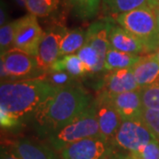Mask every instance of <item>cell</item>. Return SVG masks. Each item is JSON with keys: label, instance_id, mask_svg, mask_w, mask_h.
<instances>
[{"label": "cell", "instance_id": "32", "mask_svg": "<svg viewBox=\"0 0 159 159\" xmlns=\"http://www.w3.org/2000/svg\"><path fill=\"white\" fill-rule=\"evenodd\" d=\"M15 3L17 4L18 6H20V7H25L26 6V1L27 0H14Z\"/></svg>", "mask_w": 159, "mask_h": 159}, {"label": "cell", "instance_id": "12", "mask_svg": "<svg viewBox=\"0 0 159 159\" xmlns=\"http://www.w3.org/2000/svg\"><path fill=\"white\" fill-rule=\"evenodd\" d=\"M112 22L110 20H97L91 24L86 31L85 43L97 51L101 65L104 67L105 57L110 49V31Z\"/></svg>", "mask_w": 159, "mask_h": 159}, {"label": "cell", "instance_id": "17", "mask_svg": "<svg viewBox=\"0 0 159 159\" xmlns=\"http://www.w3.org/2000/svg\"><path fill=\"white\" fill-rule=\"evenodd\" d=\"M142 56L125 53L110 47L107 51L103 71L111 72L119 69L133 68L141 60Z\"/></svg>", "mask_w": 159, "mask_h": 159}, {"label": "cell", "instance_id": "31", "mask_svg": "<svg viewBox=\"0 0 159 159\" xmlns=\"http://www.w3.org/2000/svg\"><path fill=\"white\" fill-rule=\"evenodd\" d=\"M148 6L153 8L154 10L159 6V0H148Z\"/></svg>", "mask_w": 159, "mask_h": 159}, {"label": "cell", "instance_id": "4", "mask_svg": "<svg viewBox=\"0 0 159 159\" xmlns=\"http://www.w3.org/2000/svg\"><path fill=\"white\" fill-rule=\"evenodd\" d=\"M100 136L96 110L91 102L89 107L68 125L47 137L48 142L55 151L60 152L72 143L80 140Z\"/></svg>", "mask_w": 159, "mask_h": 159}, {"label": "cell", "instance_id": "33", "mask_svg": "<svg viewBox=\"0 0 159 159\" xmlns=\"http://www.w3.org/2000/svg\"><path fill=\"white\" fill-rule=\"evenodd\" d=\"M155 12H156V15H157V22H158L159 26V6L155 9Z\"/></svg>", "mask_w": 159, "mask_h": 159}, {"label": "cell", "instance_id": "5", "mask_svg": "<svg viewBox=\"0 0 159 159\" xmlns=\"http://www.w3.org/2000/svg\"><path fill=\"white\" fill-rule=\"evenodd\" d=\"M156 140L142 118L123 119L114 138L113 145L131 153Z\"/></svg>", "mask_w": 159, "mask_h": 159}, {"label": "cell", "instance_id": "3", "mask_svg": "<svg viewBox=\"0 0 159 159\" xmlns=\"http://www.w3.org/2000/svg\"><path fill=\"white\" fill-rule=\"evenodd\" d=\"M120 27L141 41L146 53L159 49V26L153 8L145 6L121 13L115 18Z\"/></svg>", "mask_w": 159, "mask_h": 159}, {"label": "cell", "instance_id": "9", "mask_svg": "<svg viewBox=\"0 0 159 159\" xmlns=\"http://www.w3.org/2000/svg\"><path fill=\"white\" fill-rule=\"evenodd\" d=\"M96 110L100 136L113 144L114 138L119 130L122 119L111 102L109 97L100 92L93 101Z\"/></svg>", "mask_w": 159, "mask_h": 159}, {"label": "cell", "instance_id": "25", "mask_svg": "<svg viewBox=\"0 0 159 159\" xmlns=\"http://www.w3.org/2000/svg\"><path fill=\"white\" fill-rule=\"evenodd\" d=\"M141 118L159 142V110L143 108Z\"/></svg>", "mask_w": 159, "mask_h": 159}, {"label": "cell", "instance_id": "11", "mask_svg": "<svg viewBox=\"0 0 159 159\" xmlns=\"http://www.w3.org/2000/svg\"><path fill=\"white\" fill-rule=\"evenodd\" d=\"M107 96L122 120L141 118L142 110L144 108L142 101L141 89Z\"/></svg>", "mask_w": 159, "mask_h": 159}, {"label": "cell", "instance_id": "29", "mask_svg": "<svg viewBox=\"0 0 159 159\" xmlns=\"http://www.w3.org/2000/svg\"><path fill=\"white\" fill-rule=\"evenodd\" d=\"M8 20V11H7V7L6 5L1 1V7H0V26H4L7 24Z\"/></svg>", "mask_w": 159, "mask_h": 159}, {"label": "cell", "instance_id": "16", "mask_svg": "<svg viewBox=\"0 0 159 159\" xmlns=\"http://www.w3.org/2000/svg\"><path fill=\"white\" fill-rule=\"evenodd\" d=\"M132 69L134 79L141 89L151 84L159 77V63L154 54L142 57Z\"/></svg>", "mask_w": 159, "mask_h": 159}, {"label": "cell", "instance_id": "2", "mask_svg": "<svg viewBox=\"0 0 159 159\" xmlns=\"http://www.w3.org/2000/svg\"><path fill=\"white\" fill-rule=\"evenodd\" d=\"M45 78L2 82L0 86V111L21 125L33 119L37 110L58 89Z\"/></svg>", "mask_w": 159, "mask_h": 159}, {"label": "cell", "instance_id": "24", "mask_svg": "<svg viewBox=\"0 0 159 159\" xmlns=\"http://www.w3.org/2000/svg\"><path fill=\"white\" fill-rule=\"evenodd\" d=\"M16 20L8 22L0 28V51L1 54L13 48L15 38Z\"/></svg>", "mask_w": 159, "mask_h": 159}, {"label": "cell", "instance_id": "34", "mask_svg": "<svg viewBox=\"0 0 159 159\" xmlns=\"http://www.w3.org/2000/svg\"><path fill=\"white\" fill-rule=\"evenodd\" d=\"M154 57H155V58H156L159 63V49H158V51H156V53L154 54Z\"/></svg>", "mask_w": 159, "mask_h": 159}, {"label": "cell", "instance_id": "15", "mask_svg": "<svg viewBox=\"0 0 159 159\" xmlns=\"http://www.w3.org/2000/svg\"><path fill=\"white\" fill-rule=\"evenodd\" d=\"M13 148L21 159H62L54 149L27 138L17 141Z\"/></svg>", "mask_w": 159, "mask_h": 159}, {"label": "cell", "instance_id": "13", "mask_svg": "<svg viewBox=\"0 0 159 159\" xmlns=\"http://www.w3.org/2000/svg\"><path fill=\"white\" fill-rule=\"evenodd\" d=\"M141 89L134 79L133 69H119L109 72L104 77L100 92L107 95H116L126 91Z\"/></svg>", "mask_w": 159, "mask_h": 159}, {"label": "cell", "instance_id": "6", "mask_svg": "<svg viewBox=\"0 0 159 159\" xmlns=\"http://www.w3.org/2000/svg\"><path fill=\"white\" fill-rule=\"evenodd\" d=\"M1 60L10 75V81L42 78L41 76L46 74L38 67L35 56L17 48H11L1 54Z\"/></svg>", "mask_w": 159, "mask_h": 159}, {"label": "cell", "instance_id": "18", "mask_svg": "<svg viewBox=\"0 0 159 159\" xmlns=\"http://www.w3.org/2000/svg\"><path fill=\"white\" fill-rule=\"evenodd\" d=\"M86 42V31L80 29H66L59 45V57L76 54Z\"/></svg>", "mask_w": 159, "mask_h": 159}, {"label": "cell", "instance_id": "22", "mask_svg": "<svg viewBox=\"0 0 159 159\" xmlns=\"http://www.w3.org/2000/svg\"><path fill=\"white\" fill-rule=\"evenodd\" d=\"M111 12L118 16L121 13L148 6V0H102Z\"/></svg>", "mask_w": 159, "mask_h": 159}, {"label": "cell", "instance_id": "10", "mask_svg": "<svg viewBox=\"0 0 159 159\" xmlns=\"http://www.w3.org/2000/svg\"><path fill=\"white\" fill-rule=\"evenodd\" d=\"M66 29L60 26L44 32L36 55L38 67L43 73L47 74L52 65L59 58V45Z\"/></svg>", "mask_w": 159, "mask_h": 159}, {"label": "cell", "instance_id": "7", "mask_svg": "<svg viewBox=\"0 0 159 159\" xmlns=\"http://www.w3.org/2000/svg\"><path fill=\"white\" fill-rule=\"evenodd\" d=\"M114 145L101 136L90 137L72 143L59 152L62 159H110Z\"/></svg>", "mask_w": 159, "mask_h": 159}, {"label": "cell", "instance_id": "21", "mask_svg": "<svg viewBox=\"0 0 159 159\" xmlns=\"http://www.w3.org/2000/svg\"><path fill=\"white\" fill-rule=\"evenodd\" d=\"M59 0H27L25 8L35 17L44 18L50 16L56 11Z\"/></svg>", "mask_w": 159, "mask_h": 159}, {"label": "cell", "instance_id": "14", "mask_svg": "<svg viewBox=\"0 0 159 159\" xmlns=\"http://www.w3.org/2000/svg\"><path fill=\"white\" fill-rule=\"evenodd\" d=\"M110 46L117 51L140 55L146 53L141 41L130 32L112 23L110 31Z\"/></svg>", "mask_w": 159, "mask_h": 159}, {"label": "cell", "instance_id": "23", "mask_svg": "<svg viewBox=\"0 0 159 159\" xmlns=\"http://www.w3.org/2000/svg\"><path fill=\"white\" fill-rule=\"evenodd\" d=\"M143 107L159 110V77L151 84L141 89Z\"/></svg>", "mask_w": 159, "mask_h": 159}, {"label": "cell", "instance_id": "27", "mask_svg": "<svg viewBox=\"0 0 159 159\" xmlns=\"http://www.w3.org/2000/svg\"><path fill=\"white\" fill-rule=\"evenodd\" d=\"M45 76V79L57 88L70 85L75 82V78L63 71H49Z\"/></svg>", "mask_w": 159, "mask_h": 159}, {"label": "cell", "instance_id": "30", "mask_svg": "<svg viewBox=\"0 0 159 159\" xmlns=\"http://www.w3.org/2000/svg\"><path fill=\"white\" fill-rule=\"evenodd\" d=\"M110 159H134L129 154L115 153Z\"/></svg>", "mask_w": 159, "mask_h": 159}, {"label": "cell", "instance_id": "8", "mask_svg": "<svg viewBox=\"0 0 159 159\" xmlns=\"http://www.w3.org/2000/svg\"><path fill=\"white\" fill-rule=\"evenodd\" d=\"M44 32L40 27L37 17L28 14L16 20V29L13 48H17L30 55H37L40 42Z\"/></svg>", "mask_w": 159, "mask_h": 159}, {"label": "cell", "instance_id": "20", "mask_svg": "<svg viewBox=\"0 0 159 159\" xmlns=\"http://www.w3.org/2000/svg\"><path fill=\"white\" fill-rule=\"evenodd\" d=\"M72 11L80 20H89L98 12L102 0H66Z\"/></svg>", "mask_w": 159, "mask_h": 159}, {"label": "cell", "instance_id": "1", "mask_svg": "<svg viewBox=\"0 0 159 159\" xmlns=\"http://www.w3.org/2000/svg\"><path fill=\"white\" fill-rule=\"evenodd\" d=\"M90 95L80 84L61 87L33 117V124L41 136L48 137L68 125L89 107Z\"/></svg>", "mask_w": 159, "mask_h": 159}, {"label": "cell", "instance_id": "26", "mask_svg": "<svg viewBox=\"0 0 159 159\" xmlns=\"http://www.w3.org/2000/svg\"><path fill=\"white\" fill-rule=\"evenodd\" d=\"M128 154L134 159H159V142L152 141L140 149Z\"/></svg>", "mask_w": 159, "mask_h": 159}, {"label": "cell", "instance_id": "19", "mask_svg": "<svg viewBox=\"0 0 159 159\" xmlns=\"http://www.w3.org/2000/svg\"><path fill=\"white\" fill-rule=\"evenodd\" d=\"M49 71H63L72 75L75 79L88 74L84 64L77 54H71L59 57L52 65Z\"/></svg>", "mask_w": 159, "mask_h": 159}, {"label": "cell", "instance_id": "28", "mask_svg": "<svg viewBox=\"0 0 159 159\" xmlns=\"http://www.w3.org/2000/svg\"><path fill=\"white\" fill-rule=\"evenodd\" d=\"M0 159H21L20 157L16 153L14 148H8L6 147L1 148Z\"/></svg>", "mask_w": 159, "mask_h": 159}]
</instances>
